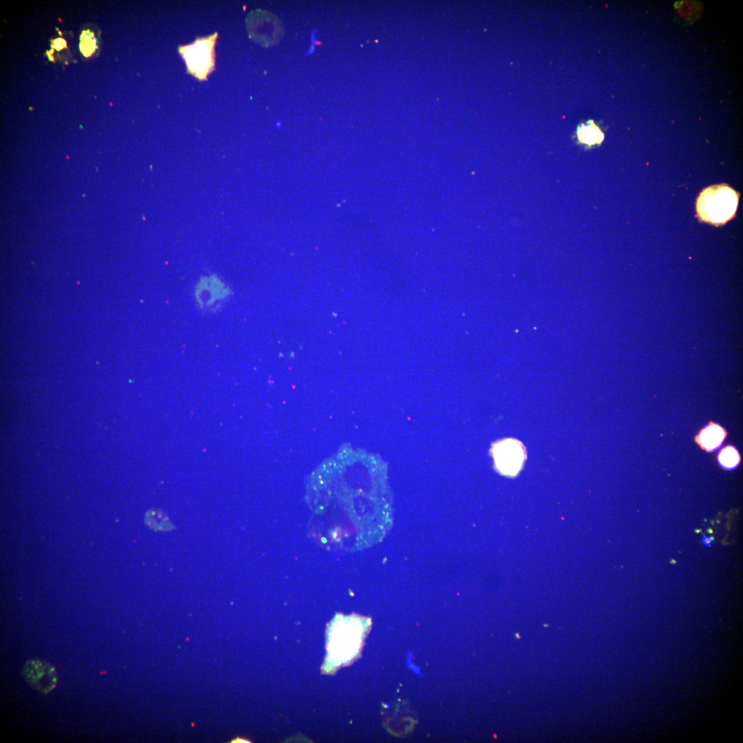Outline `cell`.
<instances>
[{"instance_id": "1", "label": "cell", "mask_w": 743, "mask_h": 743, "mask_svg": "<svg viewBox=\"0 0 743 743\" xmlns=\"http://www.w3.org/2000/svg\"><path fill=\"white\" fill-rule=\"evenodd\" d=\"M341 470H323L312 479L310 532L322 546L355 551L380 541L392 525L390 506L378 494L350 485Z\"/></svg>"}, {"instance_id": "2", "label": "cell", "mask_w": 743, "mask_h": 743, "mask_svg": "<svg viewBox=\"0 0 743 743\" xmlns=\"http://www.w3.org/2000/svg\"><path fill=\"white\" fill-rule=\"evenodd\" d=\"M740 194L726 184L704 189L696 201L700 219L716 226L726 224L735 215Z\"/></svg>"}, {"instance_id": "3", "label": "cell", "mask_w": 743, "mask_h": 743, "mask_svg": "<svg viewBox=\"0 0 743 743\" xmlns=\"http://www.w3.org/2000/svg\"><path fill=\"white\" fill-rule=\"evenodd\" d=\"M369 619L356 615L337 616L332 623L331 656L337 662L347 661L358 651L362 634Z\"/></svg>"}, {"instance_id": "4", "label": "cell", "mask_w": 743, "mask_h": 743, "mask_svg": "<svg viewBox=\"0 0 743 743\" xmlns=\"http://www.w3.org/2000/svg\"><path fill=\"white\" fill-rule=\"evenodd\" d=\"M217 33L197 39L193 43L179 47L188 72L200 80L207 78L214 69V47Z\"/></svg>"}, {"instance_id": "5", "label": "cell", "mask_w": 743, "mask_h": 743, "mask_svg": "<svg viewBox=\"0 0 743 743\" xmlns=\"http://www.w3.org/2000/svg\"><path fill=\"white\" fill-rule=\"evenodd\" d=\"M246 27L250 38L264 47L277 44L284 35L280 19L267 10L250 12L246 18Z\"/></svg>"}, {"instance_id": "6", "label": "cell", "mask_w": 743, "mask_h": 743, "mask_svg": "<svg viewBox=\"0 0 743 743\" xmlns=\"http://www.w3.org/2000/svg\"><path fill=\"white\" fill-rule=\"evenodd\" d=\"M25 681L43 694L51 693L56 687L58 675L54 665L39 658L28 660L22 667Z\"/></svg>"}, {"instance_id": "7", "label": "cell", "mask_w": 743, "mask_h": 743, "mask_svg": "<svg viewBox=\"0 0 743 743\" xmlns=\"http://www.w3.org/2000/svg\"><path fill=\"white\" fill-rule=\"evenodd\" d=\"M496 469L503 475H515L524 460L522 445L517 440L505 439L495 443L492 448Z\"/></svg>"}, {"instance_id": "8", "label": "cell", "mask_w": 743, "mask_h": 743, "mask_svg": "<svg viewBox=\"0 0 743 743\" xmlns=\"http://www.w3.org/2000/svg\"><path fill=\"white\" fill-rule=\"evenodd\" d=\"M726 435L727 433L722 426L710 422L696 435L695 440L702 450L713 452L722 444Z\"/></svg>"}, {"instance_id": "9", "label": "cell", "mask_w": 743, "mask_h": 743, "mask_svg": "<svg viewBox=\"0 0 743 743\" xmlns=\"http://www.w3.org/2000/svg\"><path fill=\"white\" fill-rule=\"evenodd\" d=\"M577 135L581 143L589 147L600 144L604 139L603 133L592 120L579 126Z\"/></svg>"}, {"instance_id": "10", "label": "cell", "mask_w": 743, "mask_h": 743, "mask_svg": "<svg viewBox=\"0 0 743 743\" xmlns=\"http://www.w3.org/2000/svg\"><path fill=\"white\" fill-rule=\"evenodd\" d=\"M718 460L724 469L729 471L735 469L739 465L741 457L735 446L726 445L718 453Z\"/></svg>"}, {"instance_id": "11", "label": "cell", "mask_w": 743, "mask_h": 743, "mask_svg": "<svg viewBox=\"0 0 743 743\" xmlns=\"http://www.w3.org/2000/svg\"><path fill=\"white\" fill-rule=\"evenodd\" d=\"M145 521L151 528L158 530H168L171 526L168 518L158 510L149 511L146 515Z\"/></svg>"}, {"instance_id": "12", "label": "cell", "mask_w": 743, "mask_h": 743, "mask_svg": "<svg viewBox=\"0 0 743 743\" xmlns=\"http://www.w3.org/2000/svg\"><path fill=\"white\" fill-rule=\"evenodd\" d=\"M80 50L84 56H91L97 49L96 38L89 30H84L80 36Z\"/></svg>"}, {"instance_id": "13", "label": "cell", "mask_w": 743, "mask_h": 743, "mask_svg": "<svg viewBox=\"0 0 743 743\" xmlns=\"http://www.w3.org/2000/svg\"><path fill=\"white\" fill-rule=\"evenodd\" d=\"M66 47H67V43H66L65 40L63 39V38H58L56 39L53 40V41H52V48L53 50L55 49L57 51H61V50H63V48H65Z\"/></svg>"}, {"instance_id": "14", "label": "cell", "mask_w": 743, "mask_h": 743, "mask_svg": "<svg viewBox=\"0 0 743 743\" xmlns=\"http://www.w3.org/2000/svg\"><path fill=\"white\" fill-rule=\"evenodd\" d=\"M713 539V538L712 537H704L702 539V543H703V544L704 546H709L711 545Z\"/></svg>"}]
</instances>
